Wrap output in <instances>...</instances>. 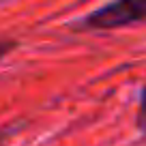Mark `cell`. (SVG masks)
Segmentation results:
<instances>
[{
  "instance_id": "6da1fadb",
  "label": "cell",
  "mask_w": 146,
  "mask_h": 146,
  "mask_svg": "<svg viewBox=\"0 0 146 146\" xmlns=\"http://www.w3.org/2000/svg\"><path fill=\"white\" fill-rule=\"evenodd\" d=\"M146 19V0H114L97 9L84 19V28L92 30H112Z\"/></svg>"
},
{
  "instance_id": "7a4b0ae2",
  "label": "cell",
  "mask_w": 146,
  "mask_h": 146,
  "mask_svg": "<svg viewBox=\"0 0 146 146\" xmlns=\"http://www.w3.org/2000/svg\"><path fill=\"white\" fill-rule=\"evenodd\" d=\"M13 47H15L13 41H0V58H2V56H7Z\"/></svg>"
},
{
  "instance_id": "3957f363",
  "label": "cell",
  "mask_w": 146,
  "mask_h": 146,
  "mask_svg": "<svg viewBox=\"0 0 146 146\" xmlns=\"http://www.w3.org/2000/svg\"><path fill=\"white\" fill-rule=\"evenodd\" d=\"M142 112L146 114V86H144V90H142Z\"/></svg>"
},
{
  "instance_id": "277c9868",
  "label": "cell",
  "mask_w": 146,
  "mask_h": 146,
  "mask_svg": "<svg viewBox=\"0 0 146 146\" xmlns=\"http://www.w3.org/2000/svg\"><path fill=\"white\" fill-rule=\"evenodd\" d=\"M5 140H7V133H5V131H0V146L5 144Z\"/></svg>"
}]
</instances>
